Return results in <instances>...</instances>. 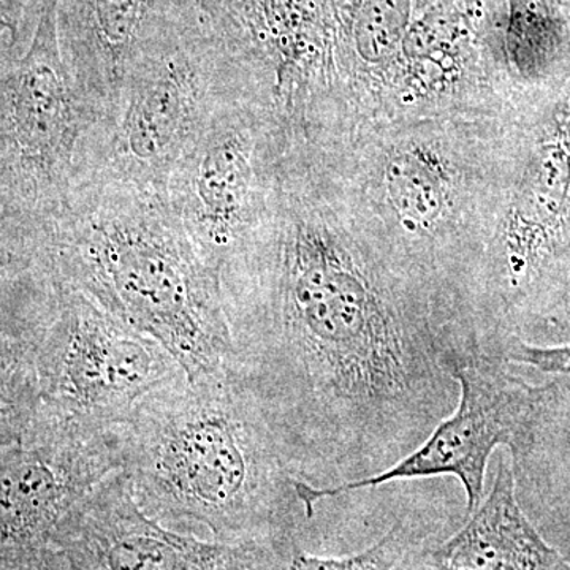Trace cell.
<instances>
[{
    "label": "cell",
    "mask_w": 570,
    "mask_h": 570,
    "mask_svg": "<svg viewBox=\"0 0 570 570\" xmlns=\"http://www.w3.org/2000/svg\"><path fill=\"white\" fill-rule=\"evenodd\" d=\"M236 100L243 102L234 63L195 10L135 56L115 118L89 146L86 181L111 179L164 194L183 154Z\"/></svg>",
    "instance_id": "7"
},
{
    "label": "cell",
    "mask_w": 570,
    "mask_h": 570,
    "mask_svg": "<svg viewBox=\"0 0 570 570\" xmlns=\"http://www.w3.org/2000/svg\"><path fill=\"white\" fill-rule=\"evenodd\" d=\"M497 181L468 316L483 343L570 340V80L502 112Z\"/></svg>",
    "instance_id": "5"
},
{
    "label": "cell",
    "mask_w": 570,
    "mask_h": 570,
    "mask_svg": "<svg viewBox=\"0 0 570 570\" xmlns=\"http://www.w3.org/2000/svg\"><path fill=\"white\" fill-rule=\"evenodd\" d=\"M434 570H570L517 499L515 468L502 455L490 494L455 535L428 553Z\"/></svg>",
    "instance_id": "15"
},
{
    "label": "cell",
    "mask_w": 570,
    "mask_h": 570,
    "mask_svg": "<svg viewBox=\"0 0 570 570\" xmlns=\"http://www.w3.org/2000/svg\"><path fill=\"white\" fill-rule=\"evenodd\" d=\"M227 51L243 102L292 142L325 146L352 130L336 0H197Z\"/></svg>",
    "instance_id": "8"
},
{
    "label": "cell",
    "mask_w": 570,
    "mask_h": 570,
    "mask_svg": "<svg viewBox=\"0 0 570 570\" xmlns=\"http://www.w3.org/2000/svg\"><path fill=\"white\" fill-rule=\"evenodd\" d=\"M294 145L264 111L236 100L176 163L165 198L206 264L219 272L264 216Z\"/></svg>",
    "instance_id": "11"
},
{
    "label": "cell",
    "mask_w": 570,
    "mask_h": 570,
    "mask_svg": "<svg viewBox=\"0 0 570 570\" xmlns=\"http://www.w3.org/2000/svg\"><path fill=\"white\" fill-rule=\"evenodd\" d=\"M415 542V528L397 521L376 543L348 557H318L296 543L285 570H397L411 557Z\"/></svg>",
    "instance_id": "17"
},
{
    "label": "cell",
    "mask_w": 570,
    "mask_h": 570,
    "mask_svg": "<svg viewBox=\"0 0 570 570\" xmlns=\"http://www.w3.org/2000/svg\"><path fill=\"white\" fill-rule=\"evenodd\" d=\"M502 52L517 91L570 80V0H505Z\"/></svg>",
    "instance_id": "16"
},
{
    "label": "cell",
    "mask_w": 570,
    "mask_h": 570,
    "mask_svg": "<svg viewBox=\"0 0 570 570\" xmlns=\"http://www.w3.org/2000/svg\"><path fill=\"white\" fill-rule=\"evenodd\" d=\"M499 129V118L444 116L317 146L374 227L444 285L466 317L493 208Z\"/></svg>",
    "instance_id": "4"
},
{
    "label": "cell",
    "mask_w": 570,
    "mask_h": 570,
    "mask_svg": "<svg viewBox=\"0 0 570 570\" xmlns=\"http://www.w3.org/2000/svg\"><path fill=\"white\" fill-rule=\"evenodd\" d=\"M58 2L48 0L28 50L0 75L3 170L52 219L86 181L89 146L104 126L63 56Z\"/></svg>",
    "instance_id": "10"
},
{
    "label": "cell",
    "mask_w": 570,
    "mask_h": 570,
    "mask_svg": "<svg viewBox=\"0 0 570 570\" xmlns=\"http://www.w3.org/2000/svg\"><path fill=\"white\" fill-rule=\"evenodd\" d=\"M121 433L122 471L151 519L219 542L296 546L298 480L232 367L157 390Z\"/></svg>",
    "instance_id": "2"
},
{
    "label": "cell",
    "mask_w": 570,
    "mask_h": 570,
    "mask_svg": "<svg viewBox=\"0 0 570 570\" xmlns=\"http://www.w3.org/2000/svg\"><path fill=\"white\" fill-rule=\"evenodd\" d=\"M336 9L351 134L444 116L499 118L508 107L505 0H336Z\"/></svg>",
    "instance_id": "6"
},
{
    "label": "cell",
    "mask_w": 570,
    "mask_h": 570,
    "mask_svg": "<svg viewBox=\"0 0 570 570\" xmlns=\"http://www.w3.org/2000/svg\"><path fill=\"white\" fill-rule=\"evenodd\" d=\"M499 348L469 341L450 355L449 371L459 384V403L438 423L425 441L392 468L371 478L316 489L296 482V497L306 519H313L322 499L374 489L395 480L459 479L466 494V517L479 508L485 490L487 468L494 450H509L519 468L538 444L539 430L557 384L532 385L510 370Z\"/></svg>",
    "instance_id": "9"
},
{
    "label": "cell",
    "mask_w": 570,
    "mask_h": 570,
    "mask_svg": "<svg viewBox=\"0 0 570 570\" xmlns=\"http://www.w3.org/2000/svg\"><path fill=\"white\" fill-rule=\"evenodd\" d=\"M501 354L512 365L534 367L550 376L570 377V341L539 346L520 337H509L501 344Z\"/></svg>",
    "instance_id": "18"
},
{
    "label": "cell",
    "mask_w": 570,
    "mask_h": 570,
    "mask_svg": "<svg viewBox=\"0 0 570 570\" xmlns=\"http://www.w3.org/2000/svg\"><path fill=\"white\" fill-rule=\"evenodd\" d=\"M48 0H0V32L9 31L11 43L20 39L21 22L33 3L43 7Z\"/></svg>",
    "instance_id": "19"
},
{
    "label": "cell",
    "mask_w": 570,
    "mask_h": 570,
    "mask_svg": "<svg viewBox=\"0 0 570 570\" xmlns=\"http://www.w3.org/2000/svg\"><path fill=\"white\" fill-rule=\"evenodd\" d=\"M43 376L56 415L121 430L157 390L186 376L167 348L62 283Z\"/></svg>",
    "instance_id": "12"
},
{
    "label": "cell",
    "mask_w": 570,
    "mask_h": 570,
    "mask_svg": "<svg viewBox=\"0 0 570 570\" xmlns=\"http://www.w3.org/2000/svg\"><path fill=\"white\" fill-rule=\"evenodd\" d=\"M52 220L63 284L167 348L187 377L234 367L219 272L164 194L94 179Z\"/></svg>",
    "instance_id": "3"
},
{
    "label": "cell",
    "mask_w": 570,
    "mask_h": 570,
    "mask_svg": "<svg viewBox=\"0 0 570 570\" xmlns=\"http://www.w3.org/2000/svg\"><path fill=\"white\" fill-rule=\"evenodd\" d=\"M198 9L197 0H59L63 56L102 115V127L118 111L124 82L142 45Z\"/></svg>",
    "instance_id": "14"
},
{
    "label": "cell",
    "mask_w": 570,
    "mask_h": 570,
    "mask_svg": "<svg viewBox=\"0 0 570 570\" xmlns=\"http://www.w3.org/2000/svg\"><path fill=\"white\" fill-rule=\"evenodd\" d=\"M236 376L285 466L316 489L371 478L452 414L453 352L480 341L452 294L355 204L317 146L285 153L220 268Z\"/></svg>",
    "instance_id": "1"
},
{
    "label": "cell",
    "mask_w": 570,
    "mask_h": 570,
    "mask_svg": "<svg viewBox=\"0 0 570 570\" xmlns=\"http://www.w3.org/2000/svg\"><path fill=\"white\" fill-rule=\"evenodd\" d=\"M55 540L66 570H285L295 549L179 534L142 512L124 471L82 499Z\"/></svg>",
    "instance_id": "13"
}]
</instances>
